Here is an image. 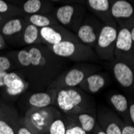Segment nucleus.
I'll return each mask as SVG.
<instances>
[{
  "mask_svg": "<svg viewBox=\"0 0 134 134\" xmlns=\"http://www.w3.org/2000/svg\"><path fill=\"white\" fill-rule=\"evenodd\" d=\"M16 69L35 91L47 89L53 80L66 68L64 59L56 56L45 44L28 46L10 53Z\"/></svg>",
  "mask_w": 134,
  "mask_h": 134,
  "instance_id": "nucleus-1",
  "label": "nucleus"
},
{
  "mask_svg": "<svg viewBox=\"0 0 134 134\" xmlns=\"http://www.w3.org/2000/svg\"><path fill=\"white\" fill-rule=\"evenodd\" d=\"M54 106L64 115L79 113L96 115L97 110L94 99L79 87L57 90Z\"/></svg>",
  "mask_w": 134,
  "mask_h": 134,
  "instance_id": "nucleus-2",
  "label": "nucleus"
},
{
  "mask_svg": "<svg viewBox=\"0 0 134 134\" xmlns=\"http://www.w3.org/2000/svg\"><path fill=\"white\" fill-rule=\"evenodd\" d=\"M58 57L74 62H94L98 56L92 47L80 40H66L54 45H47Z\"/></svg>",
  "mask_w": 134,
  "mask_h": 134,
  "instance_id": "nucleus-3",
  "label": "nucleus"
},
{
  "mask_svg": "<svg viewBox=\"0 0 134 134\" xmlns=\"http://www.w3.org/2000/svg\"><path fill=\"white\" fill-rule=\"evenodd\" d=\"M101 68L93 64H80L64 69L53 80L47 89H65L78 87L88 76L99 71Z\"/></svg>",
  "mask_w": 134,
  "mask_h": 134,
  "instance_id": "nucleus-4",
  "label": "nucleus"
},
{
  "mask_svg": "<svg viewBox=\"0 0 134 134\" xmlns=\"http://www.w3.org/2000/svg\"><path fill=\"white\" fill-rule=\"evenodd\" d=\"M63 113L55 106L29 109L23 118L27 126L35 134H47L52 121Z\"/></svg>",
  "mask_w": 134,
  "mask_h": 134,
  "instance_id": "nucleus-5",
  "label": "nucleus"
},
{
  "mask_svg": "<svg viewBox=\"0 0 134 134\" xmlns=\"http://www.w3.org/2000/svg\"><path fill=\"white\" fill-rule=\"evenodd\" d=\"M85 13L86 9L83 4H63L55 10L53 16L59 24L70 31L76 33L85 17Z\"/></svg>",
  "mask_w": 134,
  "mask_h": 134,
  "instance_id": "nucleus-6",
  "label": "nucleus"
},
{
  "mask_svg": "<svg viewBox=\"0 0 134 134\" xmlns=\"http://www.w3.org/2000/svg\"><path fill=\"white\" fill-rule=\"evenodd\" d=\"M29 88V83L19 71L0 72V91L7 99L20 97Z\"/></svg>",
  "mask_w": 134,
  "mask_h": 134,
  "instance_id": "nucleus-7",
  "label": "nucleus"
},
{
  "mask_svg": "<svg viewBox=\"0 0 134 134\" xmlns=\"http://www.w3.org/2000/svg\"><path fill=\"white\" fill-rule=\"evenodd\" d=\"M57 94L56 89H46L44 91L25 92L19 100V106L23 114L29 109L41 108L47 106H54Z\"/></svg>",
  "mask_w": 134,
  "mask_h": 134,
  "instance_id": "nucleus-8",
  "label": "nucleus"
},
{
  "mask_svg": "<svg viewBox=\"0 0 134 134\" xmlns=\"http://www.w3.org/2000/svg\"><path fill=\"white\" fill-rule=\"evenodd\" d=\"M117 29L109 25H104L94 47L95 52L100 59L113 62L114 50L117 37Z\"/></svg>",
  "mask_w": 134,
  "mask_h": 134,
  "instance_id": "nucleus-9",
  "label": "nucleus"
},
{
  "mask_svg": "<svg viewBox=\"0 0 134 134\" xmlns=\"http://www.w3.org/2000/svg\"><path fill=\"white\" fill-rule=\"evenodd\" d=\"M112 71L116 81L123 89L128 99L134 100V68L127 63L114 60Z\"/></svg>",
  "mask_w": 134,
  "mask_h": 134,
  "instance_id": "nucleus-10",
  "label": "nucleus"
},
{
  "mask_svg": "<svg viewBox=\"0 0 134 134\" xmlns=\"http://www.w3.org/2000/svg\"><path fill=\"white\" fill-rule=\"evenodd\" d=\"M114 58L115 60L127 63L134 68V44L128 28H120L117 32Z\"/></svg>",
  "mask_w": 134,
  "mask_h": 134,
  "instance_id": "nucleus-11",
  "label": "nucleus"
},
{
  "mask_svg": "<svg viewBox=\"0 0 134 134\" xmlns=\"http://www.w3.org/2000/svg\"><path fill=\"white\" fill-rule=\"evenodd\" d=\"M96 120L106 134H122L125 123L112 108L105 105L97 107Z\"/></svg>",
  "mask_w": 134,
  "mask_h": 134,
  "instance_id": "nucleus-12",
  "label": "nucleus"
},
{
  "mask_svg": "<svg viewBox=\"0 0 134 134\" xmlns=\"http://www.w3.org/2000/svg\"><path fill=\"white\" fill-rule=\"evenodd\" d=\"M104 25V24L103 22L97 20L89 15H86L76 35L82 43L93 48Z\"/></svg>",
  "mask_w": 134,
  "mask_h": 134,
  "instance_id": "nucleus-13",
  "label": "nucleus"
},
{
  "mask_svg": "<svg viewBox=\"0 0 134 134\" xmlns=\"http://www.w3.org/2000/svg\"><path fill=\"white\" fill-rule=\"evenodd\" d=\"M111 15L121 28L131 29L134 26V7L127 0H113L110 3Z\"/></svg>",
  "mask_w": 134,
  "mask_h": 134,
  "instance_id": "nucleus-14",
  "label": "nucleus"
},
{
  "mask_svg": "<svg viewBox=\"0 0 134 134\" xmlns=\"http://www.w3.org/2000/svg\"><path fill=\"white\" fill-rule=\"evenodd\" d=\"M19 112L13 105L0 103V134H17Z\"/></svg>",
  "mask_w": 134,
  "mask_h": 134,
  "instance_id": "nucleus-15",
  "label": "nucleus"
},
{
  "mask_svg": "<svg viewBox=\"0 0 134 134\" xmlns=\"http://www.w3.org/2000/svg\"><path fill=\"white\" fill-rule=\"evenodd\" d=\"M40 36L45 45H54L66 40H79L76 34L59 23L40 28Z\"/></svg>",
  "mask_w": 134,
  "mask_h": 134,
  "instance_id": "nucleus-16",
  "label": "nucleus"
},
{
  "mask_svg": "<svg viewBox=\"0 0 134 134\" xmlns=\"http://www.w3.org/2000/svg\"><path fill=\"white\" fill-rule=\"evenodd\" d=\"M106 99L113 110L122 119L125 125H131L128 97L123 93L112 91L106 94Z\"/></svg>",
  "mask_w": 134,
  "mask_h": 134,
  "instance_id": "nucleus-17",
  "label": "nucleus"
},
{
  "mask_svg": "<svg viewBox=\"0 0 134 134\" xmlns=\"http://www.w3.org/2000/svg\"><path fill=\"white\" fill-rule=\"evenodd\" d=\"M110 76L105 71H96L88 76L79 85V88L88 94H97L110 83Z\"/></svg>",
  "mask_w": 134,
  "mask_h": 134,
  "instance_id": "nucleus-18",
  "label": "nucleus"
},
{
  "mask_svg": "<svg viewBox=\"0 0 134 134\" xmlns=\"http://www.w3.org/2000/svg\"><path fill=\"white\" fill-rule=\"evenodd\" d=\"M27 23L23 16L12 17L7 19L0 27V33L5 41H20L23 31Z\"/></svg>",
  "mask_w": 134,
  "mask_h": 134,
  "instance_id": "nucleus-19",
  "label": "nucleus"
},
{
  "mask_svg": "<svg viewBox=\"0 0 134 134\" xmlns=\"http://www.w3.org/2000/svg\"><path fill=\"white\" fill-rule=\"evenodd\" d=\"M88 8L98 17L104 25H109L116 28V23L111 15L109 0H86Z\"/></svg>",
  "mask_w": 134,
  "mask_h": 134,
  "instance_id": "nucleus-20",
  "label": "nucleus"
},
{
  "mask_svg": "<svg viewBox=\"0 0 134 134\" xmlns=\"http://www.w3.org/2000/svg\"><path fill=\"white\" fill-rule=\"evenodd\" d=\"M64 116L72 123L80 126L84 131L89 133H92L95 126L97 124L96 115H93L91 113H79Z\"/></svg>",
  "mask_w": 134,
  "mask_h": 134,
  "instance_id": "nucleus-21",
  "label": "nucleus"
},
{
  "mask_svg": "<svg viewBox=\"0 0 134 134\" xmlns=\"http://www.w3.org/2000/svg\"><path fill=\"white\" fill-rule=\"evenodd\" d=\"M21 10L23 15L48 14L52 10V6L49 3L43 0H27L23 3Z\"/></svg>",
  "mask_w": 134,
  "mask_h": 134,
  "instance_id": "nucleus-22",
  "label": "nucleus"
},
{
  "mask_svg": "<svg viewBox=\"0 0 134 134\" xmlns=\"http://www.w3.org/2000/svg\"><path fill=\"white\" fill-rule=\"evenodd\" d=\"M20 41L23 44L27 46L43 44L40 36V28L31 23H27L23 31Z\"/></svg>",
  "mask_w": 134,
  "mask_h": 134,
  "instance_id": "nucleus-23",
  "label": "nucleus"
},
{
  "mask_svg": "<svg viewBox=\"0 0 134 134\" xmlns=\"http://www.w3.org/2000/svg\"><path fill=\"white\" fill-rule=\"evenodd\" d=\"M23 18L27 23H31L39 28L50 27L58 23L53 15H52L49 14H35L23 15Z\"/></svg>",
  "mask_w": 134,
  "mask_h": 134,
  "instance_id": "nucleus-24",
  "label": "nucleus"
},
{
  "mask_svg": "<svg viewBox=\"0 0 134 134\" xmlns=\"http://www.w3.org/2000/svg\"><path fill=\"white\" fill-rule=\"evenodd\" d=\"M67 120L64 114L55 118L48 129L47 134H66Z\"/></svg>",
  "mask_w": 134,
  "mask_h": 134,
  "instance_id": "nucleus-25",
  "label": "nucleus"
},
{
  "mask_svg": "<svg viewBox=\"0 0 134 134\" xmlns=\"http://www.w3.org/2000/svg\"><path fill=\"white\" fill-rule=\"evenodd\" d=\"M0 14L7 15L11 17L23 16L20 8L14 4L5 1V0H0Z\"/></svg>",
  "mask_w": 134,
  "mask_h": 134,
  "instance_id": "nucleus-26",
  "label": "nucleus"
},
{
  "mask_svg": "<svg viewBox=\"0 0 134 134\" xmlns=\"http://www.w3.org/2000/svg\"><path fill=\"white\" fill-rule=\"evenodd\" d=\"M15 69V64L10 55H0V72L14 71Z\"/></svg>",
  "mask_w": 134,
  "mask_h": 134,
  "instance_id": "nucleus-27",
  "label": "nucleus"
},
{
  "mask_svg": "<svg viewBox=\"0 0 134 134\" xmlns=\"http://www.w3.org/2000/svg\"><path fill=\"white\" fill-rule=\"evenodd\" d=\"M67 120V132L66 134H92L84 131L80 126L72 123L71 120L66 118Z\"/></svg>",
  "mask_w": 134,
  "mask_h": 134,
  "instance_id": "nucleus-28",
  "label": "nucleus"
},
{
  "mask_svg": "<svg viewBox=\"0 0 134 134\" xmlns=\"http://www.w3.org/2000/svg\"><path fill=\"white\" fill-rule=\"evenodd\" d=\"M17 134H35L24 122L23 116H20L19 122L17 127Z\"/></svg>",
  "mask_w": 134,
  "mask_h": 134,
  "instance_id": "nucleus-29",
  "label": "nucleus"
},
{
  "mask_svg": "<svg viewBox=\"0 0 134 134\" xmlns=\"http://www.w3.org/2000/svg\"><path fill=\"white\" fill-rule=\"evenodd\" d=\"M50 2L53 3H62L64 4H71V3H81L83 4V3L86 0H48Z\"/></svg>",
  "mask_w": 134,
  "mask_h": 134,
  "instance_id": "nucleus-30",
  "label": "nucleus"
},
{
  "mask_svg": "<svg viewBox=\"0 0 134 134\" xmlns=\"http://www.w3.org/2000/svg\"><path fill=\"white\" fill-rule=\"evenodd\" d=\"M129 116H130L131 125L134 126V100L132 99H129Z\"/></svg>",
  "mask_w": 134,
  "mask_h": 134,
  "instance_id": "nucleus-31",
  "label": "nucleus"
},
{
  "mask_svg": "<svg viewBox=\"0 0 134 134\" xmlns=\"http://www.w3.org/2000/svg\"><path fill=\"white\" fill-rule=\"evenodd\" d=\"M122 134H134V126L132 125H125Z\"/></svg>",
  "mask_w": 134,
  "mask_h": 134,
  "instance_id": "nucleus-32",
  "label": "nucleus"
},
{
  "mask_svg": "<svg viewBox=\"0 0 134 134\" xmlns=\"http://www.w3.org/2000/svg\"><path fill=\"white\" fill-rule=\"evenodd\" d=\"M92 134H106L105 132L100 128V126L97 123L95 126V129L92 132Z\"/></svg>",
  "mask_w": 134,
  "mask_h": 134,
  "instance_id": "nucleus-33",
  "label": "nucleus"
},
{
  "mask_svg": "<svg viewBox=\"0 0 134 134\" xmlns=\"http://www.w3.org/2000/svg\"><path fill=\"white\" fill-rule=\"evenodd\" d=\"M12 18L11 16L7 15H3V14H0V27H1L3 24L9 19Z\"/></svg>",
  "mask_w": 134,
  "mask_h": 134,
  "instance_id": "nucleus-34",
  "label": "nucleus"
},
{
  "mask_svg": "<svg viewBox=\"0 0 134 134\" xmlns=\"http://www.w3.org/2000/svg\"><path fill=\"white\" fill-rule=\"evenodd\" d=\"M5 47H6V41L3 37V35H1V33H0V50L3 49Z\"/></svg>",
  "mask_w": 134,
  "mask_h": 134,
  "instance_id": "nucleus-35",
  "label": "nucleus"
},
{
  "mask_svg": "<svg viewBox=\"0 0 134 134\" xmlns=\"http://www.w3.org/2000/svg\"><path fill=\"white\" fill-rule=\"evenodd\" d=\"M130 33H131V37H132V43H133V44H134V26L130 29Z\"/></svg>",
  "mask_w": 134,
  "mask_h": 134,
  "instance_id": "nucleus-36",
  "label": "nucleus"
}]
</instances>
